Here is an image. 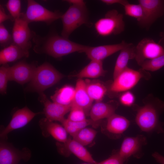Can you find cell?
Masks as SVG:
<instances>
[{"label": "cell", "instance_id": "obj_31", "mask_svg": "<svg viewBox=\"0 0 164 164\" xmlns=\"http://www.w3.org/2000/svg\"><path fill=\"white\" fill-rule=\"evenodd\" d=\"M6 7L14 21L20 18L21 12V2L19 0H9L6 4Z\"/></svg>", "mask_w": 164, "mask_h": 164}, {"label": "cell", "instance_id": "obj_20", "mask_svg": "<svg viewBox=\"0 0 164 164\" xmlns=\"http://www.w3.org/2000/svg\"><path fill=\"white\" fill-rule=\"evenodd\" d=\"M39 124L42 133L45 136L51 135L62 143H65L67 140L68 133L62 125L46 118L41 120Z\"/></svg>", "mask_w": 164, "mask_h": 164}, {"label": "cell", "instance_id": "obj_13", "mask_svg": "<svg viewBox=\"0 0 164 164\" xmlns=\"http://www.w3.org/2000/svg\"><path fill=\"white\" fill-rule=\"evenodd\" d=\"M61 154L67 156L72 153L81 160L91 164H97V162L93 158L89 152L79 143L72 139L68 138L66 142L57 145Z\"/></svg>", "mask_w": 164, "mask_h": 164}, {"label": "cell", "instance_id": "obj_24", "mask_svg": "<svg viewBox=\"0 0 164 164\" xmlns=\"http://www.w3.org/2000/svg\"><path fill=\"white\" fill-rule=\"evenodd\" d=\"M106 72L103 68L102 61L91 60L78 73L71 76L81 79L84 78H95L104 76Z\"/></svg>", "mask_w": 164, "mask_h": 164}, {"label": "cell", "instance_id": "obj_27", "mask_svg": "<svg viewBox=\"0 0 164 164\" xmlns=\"http://www.w3.org/2000/svg\"><path fill=\"white\" fill-rule=\"evenodd\" d=\"M68 134L73 137L80 130L91 125L97 127L98 121H94L91 119H86L80 122L71 121L67 118H64L61 122Z\"/></svg>", "mask_w": 164, "mask_h": 164}, {"label": "cell", "instance_id": "obj_25", "mask_svg": "<svg viewBox=\"0 0 164 164\" xmlns=\"http://www.w3.org/2000/svg\"><path fill=\"white\" fill-rule=\"evenodd\" d=\"M75 92V88L66 85L57 90L50 98L53 102L63 105L71 106Z\"/></svg>", "mask_w": 164, "mask_h": 164}, {"label": "cell", "instance_id": "obj_16", "mask_svg": "<svg viewBox=\"0 0 164 164\" xmlns=\"http://www.w3.org/2000/svg\"><path fill=\"white\" fill-rule=\"evenodd\" d=\"M106 119L103 131L111 138H120L130 125V121L126 118L115 113Z\"/></svg>", "mask_w": 164, "mask_h": 164}, {"label": "cell", "instance_id": "obj_15", "mask_svg": "<svg viewBox=\"0 0 164 164\" xmlns=\"http://www.w3.org/2000/svg\"><path fill=\"white\" fill-rule=\"evenodd\" d=\"M36 67L35 64L20 61L9 67V80L14 81L20 84L31 81Z\"/></svg>", "mask_w": 164, "mask_h": 164}, {"label": "cell", "instance_id": "obj_1", "mask_svg": "<svg viewBox=\"0 0 164 164\" xmlns=\"http://www.w3.org/2000/svg\"><path fill=\"white\" fill-rule=\"evenodd\" d=\"M33 50L39 54L45 53L55 58H59L78 52L84 53L89 46L73 42L56 33L50 32L42 36L33 32Z\"/></svg>", "mask_w": 164, "mask_h": 164}, {"label": "cell", "instance_id": "obj_41", "mask_svg": "<svg viewBox=\"0 0 164 164\" xmlns=\"http://www.w3.org/2000/svg\"><path fill=\"white\" fill-rule=\"evenodd\" d=\"M161 38L158 43L164 48V32L161 33Z\"/></svg>", "mask_w": 164, "mask_h": 164}, {"label": "cell", "instance_id": "obj_23", "mask_svg": "<svg viewBox=\"0 0 164 164\" xmlns=\"http://www.w3.org/2000/svg\"><path fill=\"white\" fill-rule=\"evenodd\" d=\"M135 46L132 43H127L120 51L117 59L113 73V79L127 67L129 60L135 59Z\"/></svg>", "mask_w": 164, "mask_h": 164}, {"label": "cell", "instance_id": "obj_35", "mask_svg": "<svg viewBox=\"0 0 164 164\" xmlns=\"http://www.w3.org/2000/svg\"><path fill=\"white\" fill-rule=\"evenodd\" d=\"M121 103L126 107H131L134 105L135 97L134 94L129 91H126L121 94L119 97Z\"/></svg>", "mask_w": 164, "mask_h": 164}, {"label": "cell", "instance_id": "obj_17", "mask_svg": "<svg viewBox=\"0 0 164 164\" xmlns=\"http://www.w3.org/2000/svg\"><path fill=\"white\" fill-rule=\"evenodd\" d=\"M40 101L44 106V113L48 120L61 122L65 114L70 111L71 106H65L50 101L43 93H40Z\"/></svg>", "mask_w": 164, "mask_h": 164}, {"label": "cell", "instance_id": "obj_42", "mask_svg": "<svg viewBox=\"0 0 164 164\" xmlns=\"http://www.w3.org/2000/svg\"><path fill=\"white\" fill-rule=\"evenodd\" d=\"M82 164H91L86 162V163H84Z\"/></svg>", "mask_w": 164, "mask_h": 164}, {"label": "cell", "instance_id": "obj_11", "mask_svg": "<svg viewBox=\"0 0 164 164\" xmlns=\"http://www.w3.org/2000/svg\"><path fill=\"white\" fill-rule=\"evenodd\" d=\"M29 23L20 18L15 19L12 30L13 42L25 50L29 51L32 44L33 31H31Z\"/></svg>", "mask_w": 164, "mask_h": 164}, {"label": "cell", "instance_id": "obj_12", "mask_svg": "<svg viewBox=\"0 0 164 164\" xmlns=\"http://www.w3.org/2000/svg\"><path fill=\"white\" fill-rule=\"evenodd\" d=\"M31 153L28 149H16L4 141L0 143V164H18L21 160L25 161L30 158Z\"/></svg>", "mask_w": 164, "mask_h": 164}, {"label": "cell", "instance_id": "obj_30", "mask_svg": "<svg viewBox=\"0 0 164 164\" xmlns=\"http://www.w3.org/2000/svg\"><path fill=\"white\" fill-rule=\"evenodd\" d=\"M141 66V68L146 71H155L159 70L164 66V54L145 61Z\"/></svg>", "mask_w": 164, "mask_h": 164}, {"label": "cell", "instance_id": "obj_28", "mask_svg": "<svg viewBox=\"0 0 164 164\" xmlns=\"http://www.w3.org/2000/svg\"><path fill=\"white\" fill-rule=\"evenodd\" d=\"M97 134V131L93 128L86 127L80 130L72 137L73 139L85 146L92 142Z\"/></svg>", "mask_w": 164, "mask_h": 164}, {"label": "cell", "instance_id": "obj_19", "mask_svg": "<svg viewBox=\"0 0 164 164\" xmlns=\"http://www.w3.org/2000/svg\"><path fill=\"white\" fill-rule=\"evenodd\" d=\"M75 89V94L71 106H75L81 108L86 115H89L93 101L87 92L85 81L78 79Z\"/></svg>", "mask_w": 164, "mask_h": 164}, {"label": "cell", "instance_id": "obj_34", "mask_svg": "<svg viewBox=\"0 0 164 164\" xmlns=\"http://www.w3.org/2000/svg\"><path fill=\"white\" fill-rule=\"evenodd\" d=\"M13 42L11 35L3 23L0 24V44L4 48L12 44Z\"/></svg>", "mask_w": 164, "mask_h": 164}, {"label": "cell", "instance_id": "obj_33", "mask_svg": "<svg viewBox=\"0 0 164 164\" xmlns=\"http://www.w3.org/2000/svg\"><path fill=\"white\" fill-rule=\"evenodd\" d=\"M9 67L6 64L2 65L0 68V91L2 94L6 93Z\"/></svg>", "mask_w": 164, "mask_h": 164}, {"label": "cell", "instance_id": "obj_10", "mask_svg": "<svg viewBox=\"0 0 164 164\" xmlns=\"http://www.w3.org/2000/svg\"><path fill=\"white\" fill-rule=\"evenodd\" d=\"M146 137L142 135L134 137H126L118 152L125 161L131 156L139 159L143 155L142 149L147 143Z\"/></svg>", "mask_w": 164, "mask_h": 164}, {"label": "cell", "instance_id": "obj_29", "mask_svg": "<svg viewBox=\"0 0 164 164\" xmlns=\"http://www.w3.org/2000/svg\"><path fill=\"white\" fill-rule=\"evenodd\" d=\"M123 6L126 15L135 18L138 23L141 21L143 16V11L140 4H131L128 2Z\"/></svg>", "mask_w": 164, "mask_h": 164}, {"label": "cell", "instance_id": "obj_6", "mask_svg": "<svg viewBox=\"0 0 164 164\" xmlns=\"http://www.w3.org/2000/svg\"><path fill=\"white\" fill-rule=\"evenodd\" d=\"M94 27L97 33L101 36L120 34L125 29L123 15L115 9L108 11L104 17L95 23Z\"/></svg>", "mask_w": 164, "mask_h": 164}, {"label": "cell", "instance_id": "obj_43", "mask_svg": "<svg viewBox=\"0 0 164 164\" xmlns=\"http://www.w3.org/2000/svg\"></svg>", "mask_w": 164, "mask_h": 164}, {"label": "cell", "instance_id": "obj_37", "mask_svg": "<svg viewBox=\"0 0 164 164\" xmlns=\"http://www.w3.org/2000/svg\"><path fill=\"white\" fill-rule=\"evenodd\" d=\"M8 19L12 21V18L10 15H8L5 12L4 9L2 5L0 6V24Z\"/></svg>", "mask_w": 164, "mask_h": 164}, {"label": "cell", "instance_id": "obj_22", "mask_svg": "<svg viewBox=\"0 0 164 164\" xmlns=\"http://www.w3.org/2000/svg\"><path fill=\"white\" fill-rule=\"evenodd\" d=\"M29 51L24 50L13 43L0 52V64L4 65L14 62L22 57H28Z\"/></svg>", "mask_w": 164, "mask_h": 164}, {"label": "cell", "instance_id": "obj_14", "mask_svg": "<svg viewBox=\"0 0 164 164\" xmlns=\"http://www.w3.org/2000/svg\"><path fill=\"white\" fill-rule=\"evenodd\" d=\"M39 113L32 111L26 106L17 110L13 114L8 125L1 132V138H5L10 132L25 126Z\"/></svg>", "mask_w": 164, "mask_h": 164}, {"label": "cell", "instance_id": "obj_2", "mask_svg": "<svg viewBox=\"0 0 164 164\" xmlns=\"http://www.w3.org/2000/svg\"><path fill=\"white\" fill-rule=\"evenodd\" d=\"M143 105L133 106L136 113L135 121L140 129L147 133H164L163 124L159 120L164 112V102L149 94L143 101Z\"/></svg>", "mask_w": 164, "mask_h": 164}, {"label": "cell", "instance_id": "obj_36", "mask_svg": "<svg viewBox=\"0 0 164 164\" xmlns=\"http://www.w3.org/2000/svg\"><path fill=\"white\" fill-rule=\"evenodd\" d=\"M125 162L117 151L114 152L107 159L97 162V164H124Z\"/></svg>", "mask_w": 164, "mask_h": 164}, {"label": "cell", "instance_id": "obj_5", "mask_svg": "<svg viewBox=\"0 0 164 164\" xmlns=\"http://www.w3.org/2000/svg\"><path fill=\"white\" fill-rule=\"evenodd\" d=\"M60 19L63 24L61 36L68 39L76 29L87 23L88 14L86 6L71 5Z\"/></svg>", "mask_w": 164, "mask_h": 164}, {"label": "cell", "instance_id": "obj_32", "mask_svg": "<svg viewBox=\"0 0 164 164\" xmlns=\"http://www.w3.org/2000/svg\"><path fill=\"white\" fill-rule=\"evenodd\" d=\"M86 115L85 112L81 108L77 106H72L67 119L73 122H80L87 119Z\"/></svg>", "mask_w": 164, "mask_h": 164}, {"label": "cell", "instance_id": "obj_9", "mask_svg": "<svg viewBox=\"0 0 164 164\" xmlns=\"http://www.w3.org/2000/svg\"><path fill=\"white\" fill-rule=\"evenodd\" d=\"M143 11V17L138 22L142 27L148 29L159 18L164 14V0H139Z\"/></svg>", "mask_w": 164, "mask_h": 164}, {"label": "cell", "instance_id": "obj_8", "mask_svg": "<svg viewBox=\"0 0 164 164\" xmlns=\"http://www.w3.org/2000/svg\"><path fill=\"white\" fill-rule=\"evenodd\" d=\"M164 54V48L150 38L141 40L135 47V59L141 66L144 61Z\"/></svg>", "mask_w": 164, "mask_h": 164}, {"label": "cell", "instance_id": "obj_39", "mask_svg": "<svg viewBox=\"0 0 164 164\" xmlns=\"http://www.w3.org/2000/svg\"><path fill=\"white\" fill-rule=\"evenodd\" d=\"M152 156L158 163L164 164V156L159 153L155 152L152 154Z\"/></svg>", "mask_w": 164, "mask_h": 164}, {"label": "cell", "instance_id": "obj_4", "mask_svg": "<svg viewBox=\"0 0 164 164\" xmlns=\"http://www.w3.org/2000/svg\"><path fill=\"white\" fill-rule=\"evenodd\" d=\"M64 76L52 65L45 62L37 67L31 80L33 90L41 93L59 82Z\"/></svg>", "mask_w": 164, "mask_h": 164}, {"label": "cell", "instance_id": "obj_7", "mask_svg": "<svg viewBox=\"0 0 164 164\" xmlns=\"http://www.w3.org/2000/svg\"><path fill=\"white\" fill-rule=\"evenodd\" d=\"M63 14L59 11H50L36 1L29 0L25 13H22L20 18L29 24L34 22H42L50 25L60 19Z\"/></svg>", "mask_w": 164, "mask_h": 164}, {"label": "cell", "instance_id": "obj_21", "mask_svg": "<svg viewBox=\"0 0 164 164\" xmlns=\"http://www.w3.org/2000/svg\"><path fill=\"white\" fill-rule=\"evenodd\" d=\"M118 106V104L116 102H96L92 104L89 112L90 119L96 122L104 118L107 119L115 113Z\"/></svg>", "mask_w": 164, "mask_h": 164}, {"label": "cell", "instance_id": "obj_3", "mask_svg": "<svg viewBox=\"0 0 164 164\" xmlns=\"http://www.w3.org/2000/svg\"><path fill=\"white\" fill-rule=\"evenodd\" d=\"M141 68L135 70L127 67L120 73L110 85L108 91L114 94H118L129 91L142 78L149 79L150 73Z\"/></svg>", "mask_w": 164, "mask_h": 164}, {"label": "cell", "instance_id": "obj_18", "mask_svg": "<svg viewBox=\"0 0 164 164\" xmlns=\"http://www.w3.org/2000/svg\"><path fill=\"white\" fill-rule=\"evenodd\" d=\"M127 43L124 41L119 43L88 47L84 52L87 57L91 60L102 61L108 56L120 51Z\"/></svg>", "mask_w": 164, "mask_h": 164}, {"label": "cell", "instance_id": "obj_40", "mask_svg": "<svg viewBox=\"0 0 164 164\" xmlns=\"http://www.w3.org/2000/svg\"><path fill=\"white\" fill-rule=\"evenodd\" d=\"M71 5L77 6H84L86 5L85 2L81 0H68L66 1Z\"/></svg>", "mask_w": 164, "mask_h": 164}, {"label": "cell", "instance_id": "obj_26", "mask_svg": "<svg viewBox=\"0 0 164 164\" xmlns=\"http://www.w3.org/2000/svg\"><path fill=\"white\" fill-rule=\"evenodd\" d=\"M87 92L91 98L96 102L101 101L108 91V88L99 81H85Z\"/></svg>", "mask_w": 164, "mask_h": 164}, {"label": "cell", "instance_id": "obj_38", "mask_svg": "<svg viewBox=\"0 0 164 164\" xmlns=\"http://www.w3.org/2000/svg\"><path fill=\"white\" fill-rule=\"evenodd\" d=\"M101 1L108 5L119 4L123 6L128 2V1L125 0H102Z\"/></svg>", "mask_w": 164, "mask_h": 164}]
</instances>
